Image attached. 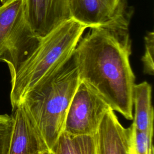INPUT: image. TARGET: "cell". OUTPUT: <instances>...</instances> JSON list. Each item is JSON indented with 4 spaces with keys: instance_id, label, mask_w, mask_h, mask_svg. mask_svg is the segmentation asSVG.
I'll return each instance as SVG.
<instances>
[{
    "instance_id": "1",
    "label": "cell",
    "mask_w": 154,
    "mask_h": 154,
    "mask_svg": "<svg viewBox=\"0 0 154 154\" xmlns=\"http://www.w3.org/2000/svg\"><path fill=\"white\" fill-rule=\"evenodd\" d=\"M130 16L126 11L108 24L90 28L74 50L79 79L128 120L133 119L135 85L129 62Z\"/></svg>"
},
{
    "instance_id": "2",
    "label": "cell",
    "mask_w": 154,
    "mask_h": 154,
    "mask_svg": "<svg viewBox=\"0 0 154 154\" xmlns=\"http://www.w3.org/2000/svg\"><path fill=\"white\" fill-rule=\"evenodd\" d=\"M79 82L73 51L63 64L30 88L21 100L49 150L64 130L67 109Z\"/></svg>"
},
{
    "instance_id": "3",
    "label": "cell",
    "mask_w": 154,
    "mask_h": 154,
    "mask_svg": "<svg viewBox=\"0 0 154 154\" xmlns=\"http://www.w3.org/2000/svg\"><path fill=\"white\" fill-rule=\"evenodd\" d=\"M86 28L70 19L41 38L33 53L11 78L10 102L13 110L30 88L72 55Z\"/></svg>"
},
{
    "instance_id": "4",
    "label": "cell",
    "mask_w": 154,
    "mask_h": 154,
    "mask_svg": "<svg viewBox=\"0 0 154 154\" xmlns=\"http://www.w3.org/2000/svg\"><path fill=\"white\" fill-rule=\"evenodd\" d=\"M109 109L99 94L79 79L67 109L63 131L72 135H96L104 114Z\"/></svg>"
},
{
    "instance_id": "5",
    "label": "cell",
    "mask_w": 154,
    "mask_h": 154,
    "mask_svg": "<svg viewBox=\"0 0 154 154\" xmlns=\"http://www.w3.org/2000/svg\"><path fill=\"white\" fill-rule=\"evenodd\" d=\"M26 21L42 38L71 19L68 0H23Z\"/></svg>"
},
{
    "instance_id": "6",
    "label": "cell",
    "mask_w": 154,
    "mask_h": 154,
    "mask_svg": "<svg viewBox=\"0 0 154 154\" xmlns=\"http://www.w3.org/2000/svg\"><path fill=\"white\" fill-rule=\"evenodd\" d=\"M14 111L8 154H42L49 150L23 104L20 103Z\"/></svg>"
},
{
    "instance_id": "7",
    "label": "cell",
    "mask_w": 154,
    "mask_h": 154,
    "mask_svg": "<svg viewBox=\"0 0 154 154\" xmlns=\"http://www.w3.org/2000/svg\"><path fill=\"white\" fill-rule=\"evenodd\" d=\"M26 20L25 13L19 20L0 61H5L9 67L11 78L38 46L40 40Z\"/></svg>"
},
{
    "instance_id": "8",
    "label": "cell",
    "mask_w": 154,
    "mask_h": 154,
    "mask_svg": "<svg viewBox=\"0 0 154 154\" xmlns=\"http://www.w3.org/2000/svg\"><path fill=\"white\" fill-rule=\"evenodd\" d=\"M131 127L125 128L114 111L104 114L96 134L97 154H130Z\"/></svg>"
},
{
    "instance_id": "9",
    "label": "cell",
    "mask_w": 154,
    "mask_h": 154,
    "mask_svg": "<svg viewBox=\"0 0 154 154\" xmlns=\"http://www.w3.org/2000/svg\"><path fill=\"white\" fill-rule=\"evenodd\" d=\"M71 19L87 28L109 23L126 11H112L105 0H68Z\"/></svg>"
},
{
    "instance_id": "10",
    "label": "cell",
    "mask_w": 154,
    "mask_h": 154,
    "mask_svg": "<svg viewBox=\"0 0 154 154\" xmlns=\"http://www.w3.org/2000/svg\"><path fill=\"white\" fill-rule=\"evenodd\" d=\"M152 87L146 81L135 84L132 102L135 105V114L132 123L139 131L153 132L154 112L152 105Z\"/></svg>"
},
{
    "instance_id": "11",
    "label": "cell",
    "mask_w": 154,
    "mask_h": 154,
    "mask_svg": "<svg viewBox=\"0 0 154 154\" xmlns=\"http://www.w3.org/2000/svg\"><path fill=\"white\" fill-rule=\"evenodd\" d=\"M53 154H97L96 135H72L63 131L50 150Z\"/></svg>"
},
{
    "instance_id": "12",
    "label": "cell",
    "mask_w": 154,
    "mask_h": 154,
    "mask_svg": "<svg viewBox=\"0 0 154 154\" xmlns=\"http://www.w3.org/2000/svg\"><path fill=\"white\" fill-rule=\"evenodd\" d=\"M23 14V0H8L0 5V57Z\"/></svg>"
},
{
    "instance_id": "13",
    "label": "cell",
    "mask_w": 154,
    "mask_h": 154,
    "mask_svg": "<svg viewBox=\"0 0 154 154\" xmlns=\"http://www.w3.org/2000/svg\"><path fill=\"white\" fill-rule=\"evenodd\" d=\"M131 127V144L135 154H153L152 138L153 132H145Z\"/></svg>"
},
{
    "instance_id": "14",
    "label": "cell",
    "mask_w": 154,
    "mask_h": 154,
    "mask_svg": "<svg viewBox=\"0 0 154 154\" xmlns=\"http://www.w3.org/2000/svg\"><path fill=\"white\" fill-rule=\"evenodd\" d=\"M13 129L12 116L0 114V154H8Z\"/></svg>"
},
{
    "instance_id": "15",
    "label": "cell",
    "mask_w": 154,
    "mask_h": 154,
    "mask_svg": "<svg viewBox=\"0 0 154 154\" xmlns=\"http://www.w3.org/2000/svg\"><path fill=\"white\" fill-rule=\"evenodd\" d=\"M145 51L141 60L144 66V72L153 75L154 73V33L149 32L144 38Z\"/></svg>"
},
{
    "instance_id": "16",
    "label": "cell",
    "mask_w": 154,
    "mask_h": 154,
    "mask_svg": "<svg viewBox=\"0 0 154 154\" xmlns=\"http://www.w3.org/2000/svg\"><path fill=\"white\" fill-rule=\"evenodd\" d=\"M109 8L115 12H118L126 7L125 0H105Z\"/></svg>"
},
{
    "instance_id": "17",
    "label": "cell",
    "mask_w": 154,
    "mask_h": 154,
    "mask_svg": "<svg viewBox=\"0 0 154 154\" xmlns=\"http://www.w3.org/2000/svg\"><path fill=\"white\" fill-rule=\"evenodd\" d=\"M129 153L130 154H135L133 149H132V146H131V141H130V149H129Z\"/></svg>"
},
{
    "instance_id": "18",
    "label": "cell",
    "mask_w": 154,
    "mask_h": 154,
    "mask_svg": "<svg viewBox=\"0 0 154 154\" xmlns=\"http://www.w3.org/2000/svg\"><path fill=\"white\" fill-rule=\"evenodd\" d=\"M42 154H53V153L51 150H47V151L42 153Z\"/></svg>"
},
{
    "instance_id": "19",
    "label": "cell",
    "mask_w": 154,
    "mask_h": 154,
    "mask_svg": "<svg viewBox=\"0 0 154 154\" xmlns=\"http://www.w3.org/2000/svg\"><path fill=\"white\" fill-rule=\"evenodd\" d=\"M7 1H8V0H0V1H1V2L2 4H4V3L6 2Z\"/></svg>"
}]
</instances>
